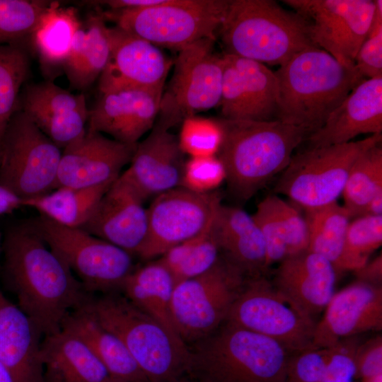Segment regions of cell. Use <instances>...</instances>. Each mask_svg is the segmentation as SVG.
I'll return each mask as SVG.
<instances>
[{"label": "cell", "instance_id": "f907efd6", "mask_svg": "<svg viewBox=\"0 0 382 382\" xmlns=\"http://www.w3.org/2000/svg\"><path fill=\"white\" fill-rule=\"evenodd\" d=\"M23 199L0 185V215L11 214L23 207Z\"/></svg>", "mask_w": 382, "mask_h": 382}, {"label": "cell", "instance_id": "ee69618b", "mask_svg": "<svg viewBox=\"0 0 382 382\" xmlns=\"http://www.w3.org/2000/svg\"><path fill=\"white\" fill-rule=\"evenodd\" d=\"M357 336L342 339L326 347L322 382H354L357 379L356 355L360 345Z\"/></svg>", "mask_w": 382, "mask_h": 382}, {"label": "cell", "instance_id": "5b68a950", "mask_svg": "<svg viewBox=\"0 0 382 382\" xmlns=\"http://www.w3.org/2000/svg\"><path fill=\"white\" fill-rule=\"evenodd\" d=\"M125 345L148 382H174L192 368L186 343L123 294L93 296L84 306Z\"/></svg>", "mask_w": 382, "mask_h": 382}, {"label": "cell", "instance_id": "ac0fdd59", "mask_svg": "<svg viewBox=\"0 0 382 382\" xmlns=\"http://www.w3.org/2000/svg\"><path fill=\"white\" fill-rule=\"evenodd\" d=\"M110 58L98 79L100 93L164 87L173 62L150 42L109 27Z\"/></svg>", "mask_w": 382, "mask_h": 382}, {"label": "cell", "instance_id": "8d00e7d4", "mask_svg": "<svg viewBox=\"0 0 382 382\" xmlns=\"http://www.w3.org/2000/svg\"><path fill=\"white\" fill-rule=\"evenodd\" d=\"M29 69V58L21 44L0 45V140L17 110Z\"/></svg>", "mask_w": 382, "mask_h": 382}, {"label": "cell", "instance_id": "e0dca14e", "mask_svg": "<svg viewBox=\"0 0 382 382\" xmlns=\"http://www.w3.org/2000/svg\"><path fill=\"white\" fill-rule=\"evenodd\" d=\"M156 120L150 134L141 142L119 178L145 202L180 187L186 161L178 136Z\"/></svg>", "mask_w": 382, "mask_h": 382}, {"label": "cell", "instance_id": "8992f818", "mask_svg": "<svg viewBox=\"0 0 382 382\" xmlns=\"http://www.w3.org/2000/svg\"><path fill=\"white\" fill-rule=\"evenodd\" d=\"M192 352L189 373L209 382H284L291 356L274 340L226 322Z\"/></svg>", "mask_w": 382, "mask_h": 382}, {"label": "cell", "instance_id": "ffe728a7", "mask_svg": "<svg viewBox=\"0 0 382 382\" xmlns=\"http://www.w3.org/2000/svg\"><path fill=\"white\" fill-rule=\"evenodd\" d=\"M382 329V286L356 281L335 292L317 322L314 348H326L339 340Z\"/></svg>", "mask_w": 382, "mask_h": 382}, {"label": "cell", "instance_id": "603a6c76", "mask_svg": "<svg viewBox=\"0 0 382 382\" xmlns=\"http://www.w3.org/2000/svg\"><path fill=\"white\" fill-rule=\"evenodd\" d=\"M144 202L129 185L118 178L80 228L132 255H137L148 231L147 208Z\"/></svg>", "mask_w": 382, "mask_h": 382}, {"label": "cell", "instance_id": "30bf717a", "mask_svg": "<svg viewBox=\"0 0 382 382\" xmlns=\"http://www.w3.org/2000/svg\"><path fill=\"white\" fill-rule=\"evenodd\" d=\"M246 279L220 257L207 272L175 284L170 312L176 331L185 343L204 340L226 321Z\"/></svg>", "mask_w": 382, "mask_h": 382}, {"label": "cell", "instance_id": "4316f807", "mask_svg": "<svg viewBox=\"0 0 382 382\" xmlns=\"http://www.w3.org/2000/svg\"><path fill=\"white\" fill-rule=\"evenodd\" d=\"M40 359L44 382H115L89 347L64 328L43 336Z\"/></svg>", "mask_w": 382, "mask_h": 382}, {"label": "cell", "instance_id": "d6a6232c", "mask_svg": "<svg viewBox=\"0 0 382 382\" xmlns=\"http://www.w3.org/2000/svg\"><path fill=\"white\" fill-rule=\"evenodd\" d=\"M306 212L309 233L308 250L327 259L339 274L342 272L347 231L352 219L349 213L337 202Z\"/></svg>", "mask_w": 382, "mask_h": 382}, {"label": "cell", "instance_id": "7c38bea8", "mask_svg": "<svg viewBox=\"0 0 382 382\" xmlns=\"http://www.w3.org/2000/svg\"><path fill=\"white\" fill-rule=\"evenodd\" d=\"M214 43L215 37H205L178 51L158 115L170 129L219 105L224 60Z\"/></svg>", "mask_w": 382, "mask_h": 382}, {"label": "cell", "instance_id": "b9f144b4", "mask_svg": "<svg viewBox=\"0 0 382 382\" xmlns=\"http://www.w3.org/2000/svg\"><path fill=\"white\" fill-rule=\"evenodd\" d=\"M223 79L219 106L221 117L250 120V111L241 76L228 54L222 55Z\"/></svg>", "mask_w": 382, "mask_h": 382}, {"label": "cell", "instance_id": "9f6ffc18", "mask_svg": "<svg viewBox=\"0 0 382 382\" xmlns=\"http://www.w3.org/2000/svg\"><path fill=\"white\" fill-rule=\"evenodd\" d=\"M2 252V238H1V233H0V255Z\"/></svg>", "mask_w": 382, "mask_h": 382}, {"label": "cell", "instance_id": "2e32d148", "mask_svg": "<svg viewBox=\"0 0 382 382\" xmlns=\"http://www.w3.org/2000/svg\"><path fill=\"white\" fill-rule=\"evenodd\" d=\"M137 144L122 143L87 129L82 137L62 149L54 190L113 183L131 161Z\"/></svg>", "mask_w": 382, "mask_h": 382}, {"label": "cell", "instance_id": "cb8c5ba5", "mask_svg": "<svg viewBox=\"0 0 382 382\" xmlns=\"http://www.w3.org/2000/svg\"><path fill=\"white\" fill-rule=\"evenodd\" d=\"M382 76L364 79L304 140L306 148L348 143L361 134H381Z\"/></svg>", "mask_w": 382, "mask_h": 382}, {"label": "cell", "instance_id": "8fae6325", "mask_svg": "<svg viewBox=\"0 0 382 382\" xmlns=\"http://www.w3.org/2000/svg\"><path fill=\"white\" fill-rule=\"evenodd\" d=\"M62 151L16 110L0 140V185L23 200L51 192Z\"/></svg>", "mask_w": 382, "mask_h": 382}, {"label": "cell", "instance_id": "d590c367", "mask_svg": "<svg viewBox=\"0 0 382 382\" xmlns=\"http://www.w3.org/2000/svg\"><path fill=\"white\" fill-rule=\"evenodd\" d=\"M220 253L212 224L199 236L169 249L160 260L170 271L177 284L212 269L220 259Z\"/></svg>", "mask_w": 382, "mask_h": 382}, {"label": "cell", "instance_id": "52a82bcc", "mask_svg": "<svg viewBox=\"0 0 382 382\" xmlns=\"http://www.w3.org/2000/svg\"><path fill=\"white\" fill-rule=\"evenodd\" d=\"M228 0H165L147 8L103 12L105 20L156 46L180 50L205 37H215Z\"/></svg>", "mask_w": 382, "mask_h": 382}, {"label": "cell", "instance_id": "484cf974", "mask_svg": "<svg viewBox=\"0 0 382 382\" xmlns=\"http://www.w3.org/2000/svg\"><path fill=\"white\" fill-rule=\"evenodd\" d=\"M212 231L223 257L247 279L267 270L265 245L252 215L237 207L221 204Z\"/></svg>", "mask_w": 382, "mask_h": 382}, {"label": "cell", "instance_id": "3957f363", "mask_svg": "<svg viewBox=\"0 0 382 382\" xmlns=\"http://www.w3.org/2000/svg\"><path fill=\"white\" fill-rule=\"evenodd\" d=\"M274 72L279 83L277 120L303 127L309 134L365 79L319 47L298 52Z\"/></svg>", "mask_w": 382, "mask_h": 382}, {"label": "cell", "instance_id": "7bdbcfd3", "mask_svg": "<svg viewBox=\"0 0 382 382\" xmlns=\"http://www.w3.org/2000/svg\"><path fill=\"white\" fill-rule=\"evenodd\" d=\"M224 180L225 172L216 156L190 157L184 166L180 187L206 194L216 191Z\"/></svg>", "mask_w": 382, "mask_h": 382}, {"label": "cell", "instance_id": "277c9868", "mask_svg": "<svg viewBox=\"0 0 382 382\" xmlns=\"http://www.w3.org/2000/svg\"><path fill=\"white\" fill-rule=\"evenodd\" d=\"M225 54L282 66L298 52L318 47L309 23L273 0H228L218 30Z\"/></svg>", "mask_w": 382, "mask_h": 382}, {"label": "cell", "instance_id": "bcb514c9", "mask_svg": "<svg viewBox=\"0 0 382 382\" xmlns=\"http://www.w3.org/2000/svg\"><path fill=\"white\" fill-rule=\"evenodd\" d=\"M355 69L366 79L382 76V18H374L369 34L360 47Z\"/></svg>", "mask_w": 382, "mask_h": 382}, {"label": "cell", "instance_id": "e575fe53", "mask_svg": "<svg viewBox=\"0 0 382 382\" xmlns=\"http://www.w3.org/2000/svg\"><path fill=\"white\" fill-rule=\"evenodd\" d=\"M230 55L243 81L251 120H277L279 83L275 72L260 62Z\"/></svg>", "mask_w": 382, "mask_h": 382}, {"label": "cell", "instance_id": "ab89813d", "mask_svg": "<svg viewBox=\"0 0 382 382\" xmlns=\"http://www.w3.org/2000/svg\"><path fill=\"white\" fill-rule=\"evenodd\" d=\"M180 146L190 157L216 156L222 132L217 119L197 115L185 119L178 137Z\"/></svg>", "mask_w": 382, "mask_h": 382}, {"label": "cell", "instance_id": "db71d44e", "mask_svg": "<svg viewBox=\"0 0 382 382\" xmlns=\"http://www.w3.org/2000/svg\"><path fill=\"white\" fill-rule=\"evenodd\" d=\"M0 382H14L8 369L0 362Z\"/></svg>", "mask_w": 382, "mask_h": 382}, {"label": "cell", "instance_id": "5bb4252c", "mask_svg": "<svg viewBox=\"0 0 382 382\" xmlns=\"http://www.w3.org/2000/svg\"><path fill=\"white\" fill-rule=\"evenodd\" d=\"M221 204L217 190L199 194L178 187L156 196L147 207V236L137 255L144 260L161 256L199 236L211 226Z\"/></svg>", "mask_w": 382, "mask_h": 382}, {"label": "cell", "instance_id": "44dd1931", "mask_svg": "<svg viewBox=\"0 0 382 382\" xmlns=\"http://www.w3.org/2000/svg\"><path fill=\"white\" fill-rule=\"evenodd\" d=\"M21 110L62 150L87 130L89 110L84 95L71 93L50 81L28 85Z\"/></svg>", "mask_w": 382, "mask_h": 382}, {"label": "cell", "instance_id": "9a60e30c", "mask_svg": "<svg viewBox=\"0 0 382 382\" xmlns=\"http://www.w3.org/2000/svg\"><path fill=\"white\" fill-rule=\"evenodd\" d=\"M309 23L314 44L340 63L355 69L357 54L368 36L376 10L371 0H284Z\"/></svg>", "mask_w": 382, "mask_h": 382}, {"label": "cell", "instance_id": "816d5d0a", "mask_svg": "<svg viewBox=\"0 0 382 382\" xmlns=\"http://www.w3.org/2000/svg\"><path fill=\"white\" fill-rule=\"evenodd\" d=\"M365 215L382 216V191L378 192L369 202Z\"/></svg>", "mask_w": 382, "mask_h": 382}, {"label": "cell", "instance_id": "f546056e", "mask_svg": "<svg viewBox=\"0 0 382 382\" xmlns=\"http://www.w3.org/2000/svg\"><path fill=\"white\" fill-rule=\"evenodd\" d=\"M175 284L172 273L158 259L134 268L124 282L121 291L133 304L157 320L172 335L180 338L170 312Z\"/></svg>", "mask_w": 382, "mask_h": 382}, {"label": "cell", "instance_id": "f1b7e54d", "mask_svg": "<svg viewBox=\"0 0 382 382\" xmlns=\"http://www.w3.org/2000/svg\"><path fill=\"white\" fill-rule=\"evenodd\" d=\"M111 54L109 27L102 13L88 16L76 31L63 66L71 86L83 91L101 76Z\"/></svg>", "mask_w": 382, "mask_h": 382}, {"label": "cell", "instance_id": "f5cc1de1", "mask_svg": "<svg viewBox=\"0 0 382 382\" xmlns=\"http://www.w3.org/2000/svg\"><path fill=\"white\" fill-rule=\"evenodd\" d=\"M174 382H209L207 380L195 375L192 373H188L183 375Z\"/></svg>", "mask_w": 382, "mask_h": 382}, {"label": "cell", "instance_id": "6da1fadb", "mask_svg": "<svg viewBox=\"0 0 382 382\" xmlns=\"http://www.w3.org/2000/svg\"><path fill=\"white\" fill-rule=\"evenodd\" d=\"M2 252L4 274L18 306L43 336L59 330L65 318L85 306L93 296L31 221L8 231Z\"/></svg>", "mask_w": 382, "mask_h": 382}, {"label": "cell", "instance_id": "9c48e42d", "mask_svg": "<svg viewBox=\"0 0 382 382\" xmlns=\"http://www.w3.org/2000/svg\"><path fill=\"white\" fill-rule=\"evenodd\" d=\"M89 294L119 292L134 270L132 255L80 228H69L40 215L31 221Z\"/></svg>", "mask_w": 382, "mask_h": 382}, {"label": "cell", "instance_id": "681fc988", "mask_svg": "<svg viewBox=\"0 0 382 382\" xmlns=\"http://www.w3.org/2000/svg\"><path fill=\"white\" fill-rule=\"evenodd\" d=\"M357 281L382 286V255L380 253L372 260L354 271Z\"/></svg>", "mask_w": 382, "mask_h": 382}, {"label": "cell", "instance_id": "60d3db41", "mask_svg": "<svg viewBox=\"0 0 382 382\" xmlns=\"http://www.w3.org/2000/svg\"><path fill=\"white\" fill-rule=\"evenodd\" d=\"M252 216L265 241L268 269L289 256L285 232L275 212L271 195L259 202Z\"/></svg>", "mask_w": 382, "mask_h": 382}, {"label": "cell", "instance_id": "74e56055", "mask_svg": "<svg viewBox=\"0 0 382 382\" xmlns=\"http://www.w3.org/2000/svg\"><path fill=\"white\" fill-rule=\"evenodd\" d=\"M51 1L0 0V45L30 37Z\"/></svg>", "mask_w": 382, "mask_h": 382}, {"label": "cell", "instance_id": "7a4b0ae2", "mask_svg": "<svg viewBox=\"0 0 382 382\" xmlns=\"http://www.w3.org/2000/svg\"><path fill=\"white\" fill-rule=\"evenodd\" d=\"M222 132L216 156L237 199L247 201L279 175L308 130L280 120L217 118Z\"/></svg>", "mask_w": 382, "mask_h": 382}, {"label": "cell", "instance_id": "836d02e7", "mask_svg": "<svg viewBox=\"0 0 382 382\" xmlns=\"http://www.w3.org/2000/svg\"><path fill=\"white\" fill-rule=\"evenodd\" d=\"M382 191V148L379 142L361 153L347 178L344 207L352 218L365 215L371 199Z\"/></svg>", "mask_w": 382, "mask_h": 382}, {"label": "cell", "instance_id": "7dc6e473", "mask_svg": "<svg viewBox=\"0 0 382 382\" xmlns=\"http://www.w3.org/2000/svg\"><path fill=\"white\" fill-rule=\"evenodd\" d=\"M326 348H311L291 354L284 382H322Z\"/></svg>", "mask_w": 382, "mask_h": 382}, {"label": "cell", "instance_id": "ba28073f", "mask_svg": "<svg viewBox=\"0 0 382 382\" xmlns=\"http://www.w3.org/2000/svg\"><path fill=\"white\" fill-rule=\"evenodd\" d=\"M381 140L382 134H375L356 141L305 148L293 154L279 174L274 192L305 210L337 202L357 158Z\"/></svg>", "mask_w": 382, "mask_h": 382}, {"label": "cell", "instance_id": "1f68e13d", "mask_svg": "<svg viewBox=\"0 0 382 382\" xmlns=\"http://www.w3.org/2000/svg\"><path fill=\"white\" fill-rule=\"evenodd\" d=\"M112 184L81 188L59 187L24 199L23 205L35 209L40 215L62 226L81 228Z\"/></svg>", "mask_w": 382, "mask_h": 382}, {"label": "cell", "instance_id": "d4e9b609", "mask_svg": "<svg viewBox=\"0 0 382 382\" xmlns=\"http://www.w3.org/2000/svg\"><path fill=\"white\" fill-rule=\"evenodd\" d=\"M42 337L34 322L0 289V362L14 382H44Z\"/></svg>", "mask_w": 382, "mask_h": 382}, {"label": "cell", "instance_id": "7402d4cb", "mask_svg": "<svg viewBox=\"0 0 382 382\" xmlns=\"http://www.w3.org/2000/svg\"><path fill=\"white\" fill-rule=\"evenodd\" d=\"M337 275L327 259L306 250L279 262L271 283L300 313L317 323L335 293Z\"/></svg>", "mask_w": 382, "mask_h": 382}, {"label": "cell", "instance_id": "83f0119b", "mask_svg": "<svg viewBox=\"0 0 382 382\" xmlns=\"http://www.w3.org/2000/svg\"><path fill=\"white\" fill-rule=\"evenodd\" d=\"M62 328L81 339L115 382H148L122 342L84 306L71 312Z\"/></svg>", "mask_w": 382, "mask_h": 382}, {"label": "cell", "instance_id": "c3c4849f", "mask_svg": "<svg viewBox=\"0 0 382 382\" xmlns=\"http://www.w3.org/2000/svg\"><path fill=\"white\" fill-rule=\"evenodd\" d=\"M357 378L382 374V336L360 343L356 355Z\"/></svg>", "mask_w": 382, "mask_h": 382}, {"label": "cell", "instance_id": "11a10c76", "mask_svg": "<svg viewBox=\"0 0 382 382\" xmlns=\"http://www.w3.org/2000/svg\"><path fill=\"white\" fill-rule=\"evenodd\" d=\"M360 382H382V374L361 378Z\"/></svg>", "mask_w": 382, "mask_h": 382}, {"label": "cell", "instance_id": "f35d334b", "mask_svg": "<svg viewBox=\"0 0 382 382\" xmlns=\"http://www.w3.org/2000/svg\"><path fill=\"white\" fill-rule=\"evenodd\" d=\"M382 244V216L363 215L349 222L342 272L355 271Z\"/></svg>", "mask_w": 382, "mask_h": 382}, {"label": "cell", "instance_id": "4fadbf2b", "mask_svg": "<svg viewBox=\"0 0 382 382\" xmlns=\"http://www.w3.org/2000/svg\"><path fill=\"white\" fill-rule=\"evenodd\" d=\"M225 322L274 340L291 354L314 348L316 323L300 313L265 276L246 279Z\"/></svg>", "mask_w": 382, "mask_h": 382}, {"label": "cell", "instance_id": "f6af8a7d", "mask_svg": "<svg viewBox=\"0 0 382 382\" xmlns=\"http://www.w3.org/2000/svg\"><path fill=\"white\" fill-rule=\"evenodd\" d=\"M271 195L275 212L285 232L289 256L308 250L309 233L306 218L294 204L277 195Z\"/></svg>", "mask_w": 382, "mask_h": 382}, {"label": "cell", "instance_id": "4dcf8cb0", "mask_svg": "<svg viewBox=\"0 0 382 382\" xmlns=\"http://www.w3.org/2000/svg\"><path fill=\"white\" fill-rule=\"evenodd\" d=\"M81 25L75 8L63 7L51 1L30 37L44 69L63 68Z\"/></svg>", "mask_w": 382, "mask_h": 382}, {"label": "cell", "instance_id": "d6986e66", "mask_svg": "<svg viewBox=\"0 0 382 382\" xmlns=\"http://www.w3.org/2000/svg\"><path fill=\"white\" fill-rule=\"evenodd\" d=\"M163 88L100 93L88 111L87 129L106 134L122 143L137 144L156 121Z\"/></svg>", "mask_w": 382, "mask_h": 382}]
</instances>
